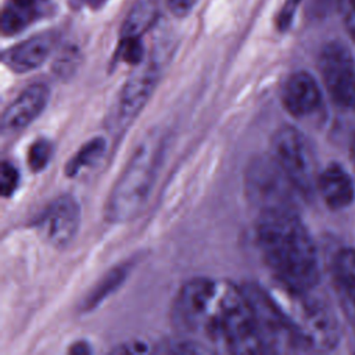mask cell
<instances>
[{"label":"cell","mask_w":355,"mask_h":355,"mask_svg":"<svg viewBox=\"0 0 355 355\" xmlns=\"http://www.w3.org/2000/svg\"><path fill=\"white\" fill-rule=\"evenodd\" d=\"M257 241L266 266L283 288L305 291L319 283L316 245L293 208L261 211Z\"/></svg>","instance_id":"1"},{"label":"cell","mask_w":355,"mask_h":355,"mask_svg":"<svg viewBox=\"0 0 355 355\" xmlns=\"http://www.w3.org/2000/svg\"><path fill=\"white\" fill-rule=\"evenodd\" d=\"M166 150V135L148 133L136 147L105 201L104 216L110 223L135 219L148 201Z\"/></svg>","instance_id":"2"},{"label":"cell","mask_w":355,"mask_h":355,"mask_svg":"<svg viewBox=\"0 0 355 355\" xmlns=\"http://www.w3.org/2000/svg\"><path fill=\"white\" fill-rule=\"evenodd\" d=\"M200 337L209 345L211 351L216 352H263L243 287L219 280Z\"/></svg>","instance_id":"3"},{"label":"cell","mask_w":355,"mask_h":355,"mask_svg":"<svg viewBox=\"0 0 355 355\" xmlns=\"http://www.w3.org/2000/svg\"><path fill=\"white\" fill-rule=\"evenodd\" d=\"M284 290L288 298L282 302L287 311L306 351L326 352L337 347L340 341V324L331 306L312 290Z\"/></svg>","instance_id":"4"},{"label":"cell","mask_w":355,"mask_h":355,"mask_svg":"<svg viewBox=\"0 0 355 355\" xmlns=\"http://www.w3.org/2000/svg\"><path fill=\"white\" fill-rule=\"evenodd\" d=\"M250 302L263 352L290 354L306 351L282 302L258 283L241 286Z\"/></svg>","instance_id":"5"},{"label":"cell","mask_w":355,"mask_h":355,"mask_svg":"<svg viewBox=\"0 0 355 355\" xmlns=\"http://www.w3.org/2000/svg\"><path fill=\"white\" fill-rule=\"evenodd\" d=\"M272 157L294 190L304 198H312L318 184L313 150L301 130L291 125L280 126L272 137Z\"/></svg>","instance_id":"6"},{"label":"cell","mask_w":355,"mask_h":355,"mask_svg":"<svg viewBox=\"0 0 355 355\" xmlns=\"http://www.w3.org/2000/svg\"><path fill=\"white\" fill-rule=\"evenodd\" d=\"M218 283L209 277H193L179 288L171 309V322L179 334L200 337Z\"/></svg>","instance_id":"7"},{"label":"cell","mask_w":355,"mask_h":355,"mask_svg":"<svg viewBox=\"0 0 355 355\" xmlns=\"http://www.w3.org/2000/svg\"><path fill=\"white\" fill-rule=\"evenodd\" d=\"M290 190H294V187L272 155L254 158L248 165L245 172V191L259 212L270 208H293Z\"/></svg>","instance_id":"8"},{"label":"cell","mask_w":355,"mask_h":355,"mask_svg":"<svg viewBox=\"0 0 355 355\" xmlns=\"http://www.w3.org/2000/svg\"><path fill=\"white\" fill-rule=\"evenodd\" d=\"M318 65L334 104L355 110V58L349 49L341 42H329L320 50Z\"/></svg>","instance_id":"9"},{"label":"cell","mask_w":355,"mask_h":355,"mask_svg":"<svg viewBox=\"0 0 355 355\" xmlns=\"http://www.w3.org/2000/svg\"><path fill=\"white\" fill-rule=\"evenodd\" d=\"M159 80V67L151 62L135 72L122 86L111 111L110 132L123 135L151 98Z\"/></svg>","instance_id":"10"},{"label":"cell","mask_w":355,"mask_h":355,"mask_svg":"<svg viewBox=\"0 0 355 355\" xmlns=\"http://www.w3.org/2000/svg\"><path fill=\"white\" fill-rule=\"evenodd\" d=\"M39 236L55 248H65L75 239L80 225V207L73 196L62 194L54 198L33 219Z\"/></svg>","instance_id":"11"},{"label":"cell","mask_w":355,"mask_h":355,"mask_svg":"<svg viewBox=\"0 0 355 355\" xmlns=\"http://www.w3.org/2000/svg\"><path fill=\"white\" fill-rule=\"evenodd\" d=\"M49 100L50 89L44 83H33L24 89L3 111V135H14L28 128L44 111Z\"/></svg>","instance_id":"12"},{"label":"cell","mask_w":355,"mask_h":355,"mask_svg":"<svg viewBox=\"0 0 355 355\" xmlns=\"http://www.w3.org/2000/svg\"><path fill=\"white\" fill-rule=\"evenodd\" d=\"M282 103L286 111L294 118H305L320 107L322 92L311 73L297 71L283 85Z\"/></svg>","instance_id":"13"},{"label":"cell","mask_w":355,"mask_h":355,"mask_svg":"<svg viewBox=\"0 0 355 355\" xmlns=\"http://www.w3.org/2000/svg\"><path fill=\"white\" fill-rule=\"evenodd\" d=\"M55 35L51 32L35 35L3 53V62L17 73L37 69L50 57L55 47Z\"/></svg>","instance_id":"14"},{"label":"cell","mask_w":355,"mask_h":355,"mask_svg":"<svg viewBox=\"0 0 355 355\" xmlns=\"http://www.w3.org/2000/svg\"><path fill=\"white\" fill-rule=\"evenodd\" d=\"M330 273L343 313L355 333V250L337 251L331 259Z\"/></svg>","instance_id":"15"},{"label":"cell","mask_w":355,"mask_h":355,"mask_svg":"<svg viewBox=\"0 0 355 355\" xmlns=\"http://www.w3.org/2000/svg\"><path fill=\"white\" fill-rule=\"evenodd\" d=\"M316 189L331 209H343L352 204L355 187L349 173L337 162L327 165L318 176Z\"/></svg>","instance_id":"16"},{"label":"cell","mask_w":355,"mask_h":355,"mask_svg":"<svg viewBox=\"0 0 355 355\" xmlns=\"http://www.w3.org/2000/svg\"><path fill=\"white\" fill-rule=\"evenodd\" d=\"M133 268L132 262H122L108 272H105L96 284L85 294L79 304L80 312H92L100 304H103L111 294H114L128 279Z\"/></svg>","instance_id":"17"},{"label":"cell","mask_w":355,"mask_h":355,"mask_svg":"<svg viewBox=\"0 0 355 355\" xmlns=\"http://www.w3.org/2000/svg\"><path fill=\"white\" fill-rule=\"evenodd\" d=\"M47 0H10L1 15L4 35H15L24 31L36 18L44 14Z\"/></svg>","instance_id":"18"},{"label":"cell","mask_w":355,"mask_h":355,"mask_svg":"<svg viewBox=\"0 0 355 355\" xmlns=\"http://www.w3.org/2000/svg\"><path fill=\"white\" fill-rule=\"evenodd\" d=\"M159 17L155 0H141L133 6L121 28V37H141Z\"/></svg>","instance_id":"19"},{"label":"cell","mask_w":355,"mask_h":355,"mask_svg":"<svg viewBox=\"0 0 355 355\" xmlns=\"http://www.w3.org/2000/svg\"><path fill=\"white\" fill-rule=\"evenodd\" d=\"M108 141L104 136H94L83 143L79 150L68 159L64 168V173L68 178H75L83 169L93 166L107 151Z\"/></svg>","instance_id":"20"},{"label":"cell","mask_w":355,"mask_h":355,"mask_svg":"<svg viewBox=\"0 0 355 355\" xmlns=\"http://www.w3.org/2000/svg\"><path fill=\"white\" fill-rule=\"evenodd\" d=\"M53 153L54 144L49 139L40 137L32 141L26 151V162L29 169L35 173L46 169L53 158Z\"/></svg>","instance_id":"21"},{"label":"cell","mask_w":355,"mask_h":355,"mask_svg":"<svg viewBox=\"0 0 355 355\" xmlns=\"http://www.w3.org/2000/svg\"><path fill=\"white\" fill-rule=\"evenodd\" d=\"M116 54L123 62L139 65L144 57V46L140 37H121Z\"/></svg>","instance_id":"22"},{"label":"cell","mask_w":355,"mask_h":355,"mask_svg":"<svg viewBox=\"0 0 355 355\" xmlns=\"http://www.w3.org/2000/svg\"><path fill=\"white\" fill-rule=\"evenodd\" d=\"M19 186V172L10 161H3L0 169V191L4 198L11 197Z\"/></svg>","instance_id":"23"},{"label":"cell","mask_w":355,"mask_h":355,"mask_svg":"<svg viewBox=\"0 0 355 355\" xmlns=\"http://www.w3.org/2000/svg\"><path fill=\"white\" fill-rule=\"evenodd\" d=\"M301 1L302 0H284L280 11L276 15V26L280 32H284L290 28Z\"/></svg>","instance_id":"24"},{"label":"cell","mask_w":355,"mask_h":355,"mask_svg":"<svg viewBox=\"0 0 355 355\" xmlns=\"http://www.w3.org/2000/svg\"><path fill=\"white\" fill-rule=\"evenodd\" d=\"M338 11L348 33L355 40V0H338Z\"/></svg>","instance_id":"25"},{"label":"cell","mask_w":355,"mask_h":355,"mask_svg":"<svg viewBox=\"0 0 355 355\" xmlns=\"http://www.w3.org/2000/svg\"><path fill=\"white\" fill-rule=\"evenodd\" d=\"M76 61H78V53L67 51L61 54V57L54 64V71L61 76H67L76 68Z\"/></svg>","instance_id":"26"},{"label":"cell","mask_w":355,"mask_h":355,"mask_svg":"<svg viewBox=\"0 0 355 355\" xmlns=\"http://www.w3.org/2000/svg\"><path fill=\"white\" fill-rule=\"evenodd\" d=\"M333 8L338 10V0H311L309 11L315 18H320L330 12Z\"/></svg>","instance_id":"27"},{"label":"cell","mask_w":355,"mask_h":355,"mask_svg":"<svg viewBox=\"0 0 355 355\" xmlns=\"http://www.w3.org/2000/svg\"><path fill=\"white\" fill-rule=\"evenodd\" d=\"M198 0H166L171 12L175 17H186L196 7Z\"/></svg>","instance_id":"28"},{"label":"cell","mask_w":355,"mask_h":355,"mask_svg":"<svg viewBox=\"0 0 355 355\" xmlns=\"http://www.w3.org/2000/svg\"><path fill=\"white\" fill-rule=\"evenodd\" d=\"M68 352H71V354H89V352H92V349H90V345L87 343L79 341V343L72 344V347L68 349Z\"/></svg>","instance_id":"29"},{"label":"cell","mask_w":355,"mask_h":355,"mask_svg":"<svg viewBox=\"0 0 355 355\" xmlns=\"http://www.w3.org/2000/svg\"><path fill=\"white\" fill-rule=\"evenodd\" d=\"M351 159H352V164H354V168H355V136L351 141Z\"/></svg>","instance_id":"30"}]
</instances>
